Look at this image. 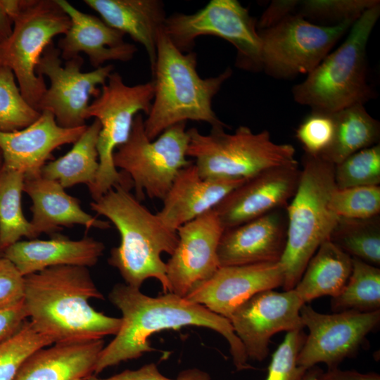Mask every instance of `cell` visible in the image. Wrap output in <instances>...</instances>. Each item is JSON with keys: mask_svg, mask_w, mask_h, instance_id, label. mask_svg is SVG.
<instances>
[{"mask_svg": "<svg viewBox=\"0 0 380 380\" xmlns=\"http://www.w3.org/2000/svg\"><path fill=\"white\" fill-rule=\"evenodd\" d=\"M108 298L122 313L121 325L113 340L101 350L94 376L108 367L156 350L148 341L153 334L188 326L205 327L219 333L229 343L236 369L253 368L229 320L203 305L171 292L148 296L140 289L125 283L115 284Z\"/></svg>", "mask_w": 380, "mask_h": 380, "instance_id": "obj_1", "label": "cell"}, {"mask_svg": "<svg viewBox=\"0 0 380 380\" xmlns=\"http://www.w3.org/2000/svg\"><path fill=\"white\" fill-rule=\"evenodd\" d=\"M23 306L27 319L53 343L115 336L121 318L91 306L103 299L88 267L57 266L24 277Z\"/></svg>", "mask_w": 380, "mask_h": 380, "instance_id": "obj_2", "label": "cell"}, {"mask_svg": "<svg viewBox=\"0 0 380 380\" xmlns=\"http://www.w3.org/2000/svg\"><path fill=\"white\" fill-rule=\"evenodd\" d=\"M90 206L108 218L120 234V243L111 249L108 262L118 270L125 284L140 289L146 279L154 278L163 293L170 292L161 255L173 253L178 242L177 232L121 186L111 189Z\"/></svg>", "mask_w": 380, "mask_h": 380, "instance_id": "obj_3", "label": "cell"}, {"mask_svg": "<svg viewBox=\"0 0 380 380\" xmlns=\"http://www.w3.org/2000/svg\"><path fill=\"white\" fill-rule=\"evenodd\" d=\"M196 53L180 51L161 28L157 36L156 59L152 74L154 96L144 120L146 135L157 138L167 128L187 120L226 127L212 107L213 99L232 75L227 68L220 75L201 78L196 69Z\"/></svg>", "mask_w": 380, "mask_h": 380, "instance_id": "obj_4", "label": "cell"}, {"mask_svg": "<svg viewBox=\"0 0 380 380\" xmlns=\"http://www.w3.org/2000/svg\"><path fill=\"white\" fill-rule=\"evenodd\" d=\"M335 187L334 165L305 153L298 187L286 207V242L280 260L284 291L295 288L309 260L329 239L338 222L340 217L329 206Z\"/></svg>", "mask_w": 380, "mask_h": 380, "instance_id": "obj_5", "label": "cell"}, {"mask_svg": "<svg viewBox=\"0 0 380 380\" xmlns=\"http://www.w3.org/2000/svg\"><path fill=\"white\" fill-rule=\"evenodd\" d=\"M380 16V4L366 10L347 38L292 89L295 101L312 110L334 113L374 96L368 83L367 45Z\"/></svg>", "mask_w": 380, "mask_h": 380, "instance_id": "obj_6", "label": "cell"}, {"mask_svg": "<svg viewBox=\"0 0 380 380\" xmlns=\"http://www.w3.org/2000/svg\"><path fill=\"white\" fill-rule=\"evenodd\" d=\"M226 127H213L209 134L188 129L187 156L203 178L247 179L270 168L298 164L296 149L289 144H277L267 130L255 133L239 126L234 133Z\"/></svg>", "mask_w": 380, "mask_h": 380, "instance_id": "obj_7", "label": "cell"}, {"mask_svg": "<svg viewBox=\"0 0 380 380\" xmlns=\"http://www.w3.org/2000/svg\"><path fill=\"white\" fill-rule=\"evenodd\" d=\"M153 96V81L129 86L118 72H113L99 96L89 104L87 120L94 118L101 124L97 141L99 166L94 184L88 188L93 201L116 186L129 191L133 188L130 177L115 167L113 155L127 140L136 115L148 114Z\"/></svg>", "mask_w": 380, "mask_h": 380, "instance_id": "obj_8", "label": "cell"}, {"mask_svg": "<svg viewBox=\"0 0 380 380\" xmlns=\"http://www.w3.org/2000/svg\"><path fill=\"white\" fill-rule=\"evenodd\" d=\"M144 120L141 113L136 115L129 136L115 151L113 162L132 179L139 201L145 195L163 200L178 172L191 163L186 158L189 134L186 122H180L150 140Z\"/></svg>", "mask_w": 380, "mask_h": 380, "instance_id": "obj_9", "label": "cell"}, {"mask_svg": "<svg viewBox=\"0 0 380 380\" xmlns=\"http://www.w3.org/2000/svg\"><path fill=\"white\" fill-rule=\"evenodd\" d=\"M70 26L56 0H25L11 34L0 44L2 64L12 70L23 96L36 110L47 89L44 77L36 73L38 61L52 39L65 34Z\"/></svg>", "mask_w": 380, "mask_h": 380, "instance_id": "obj_10", "label": "cell"}, {"mask_svg": "<svg viewBox=\"0 0 380 380\" xmlns=\"http://www.w3.org/2000/svg\"><path fill=\"white\" fill-rule=\"evenodd\" d=\"M355 22L317 25L293 13L270 27L258 30L261 70L277 79L309 74Z\"/></svg>", "mask_w": 380, "mask_h": 380, "instance_id": "obj_11", "label": "cell"}, {"mask_svg": "<svg viewBox=\"0 0 380 380\" xmlns=\"http://www.w3.org/2000/svg\"><path fill=\"white\" fill-rule=\"evenodd\" d=\"M163 30L183 53L191 51L200 36L220 37L236 48V65L246 70H261L257 22L236 0H211L194 13L172 14L166 18Z\"/></svg>", "mask_w": 380, "mask_h": 380, "instance_id": "obj_12", "label": "cell"}, {"mask_svg": "<svg viewBox=\"0 0 380 380\" xmlns=\"http://www.w3.org/2000/svg\"><path fill=\"white\" fill-rule=\"evenodd\" d=\"M61 52L53 42L44 49L36 67V73L46 75L50 80L37 110L49 111L62 127L75 128L86 125L87 112L91 96L98 97L99 85L106 84L113 72L107 65L83 72V58L80 55L65 61L63 66Z\"/></svg>", "mask_w": 380, "mask_h": 380, "instance_id": "obj_13", "label": "cell"}, {"mask_svg": "<svg viewBox=\"0 0 380 380\" xmlns=\"http://www.w3.org/2000/svg\"><path fill=\"white\" fill-rule=\"evenodd\" d=\"M300 313L309 334L299 350L297 362L306 369L319 363L325 364L327 369L338 367L342 361L357 352L366 336L380 322V310L323 314L305 303Z\"/></svg>", "mask_w": 380, "mask_h": 380, "instance_id": "obj_14", "label": "cell"}, {"mask_svg": "<svg viewBox=\"0 0 380 380\" xmlns=\"http://www.w3.org/2000/svg\"><path fill=\"white\" fill-rule=\"evenodd\" d=\"M305 303L294 289L259 292L241 304L229 320L248 360L262 361L271 337L304 328L300 310Z\"/></svg>", "mask_w": 380, "mask_h": 380, "instance_id": "obj_15", "label": "cell"}, {"mask_svg": "<svg viewBox=\"0 0 380 380\" xmlns=\"http://www.w3.org/2000/svg\"><path fill=\"white\" fill-rule=\"evenodd\" d=\"M223 231L214 209L177 229V245L166 262L171 293L186 297L218 270L217 248Z\"/></svg>", "mask_w": 380, "mask_h": 380, "instance_id": "obj_16", "label": "cell"}, {"mask_svg": "<svg viewBox=\"0 0 380 380\" xmlns=\"http://www.w3.org/2000/svg\"><path fill=\"white\" fill-rule=\"evenodd\" d=\"M300 176V169L295 164L270 168L246 179L214 208L224 230L286 208Z\"/></svg>", "mask_w": 380, "mask_h": 380, "instance_id": "obj_17", "label": "cell"}, {"mask_svg": "<svg viewBox=\"0 0 380 380\" xmlns=\"http://www.w3.org/2000/svg\"><path fill=\"white\" fill-rule=\"evenodd\" d=\"M280 262L220 267L186 297L229 319L233 312L256 293L283 286Z\"/></svg>", "mask_w": 380, "mask_h": 380, "instance_id": "obj_18", "label": "cell"}, {"mask_svg": "<svg viewBox=\"0 0 380 380\" xmlns=\"http://www.w3.org/2000/svg\"><path fill=\"white\" fill-rule=\"evenodd\" d=\"M87 125L75 128L62 127L49 111H42L40 116L29 126L14 132L0 131V150L3 165L22 172L25 179L41 176L46 162L57 148L74 144L84 133Z\"/></svg>", "mask_w": 380, "mask_h": 380, "instance_id": "obj_19", "label": "cell"}, {"mask_svg": "<svg viewBox=\"0 0 380 380\" xmlns=\"http://www.w3.org/2000/svg\"><path fill=\"white\" fill-rule=\"evenodd\" d=\"M286 232L281 209L224 229L217 248L220 267L280 262Z\"/></svg>", "mask_w": 380, "mask_h": 380, "instance_id": "obj_20", "label": "cell"}, {"mask_svg": "<svg viewBox=\"0 0 380 380\" xmlns=\"http://www.w3.org/2000/svg\"><path fill=\"white\" fill-rule=\"evenodd\" d=\"M70 20V26L58 42L63 59L68 61L85 53L95 68L108 61H131L137 49L125 42V34L110 27L102 19L80 11L66 0H56Z\"/></svg>", "mask_w": 380, "mask_h": 380, "instance_id": "obj_21", "label": "cell"}, {"mask_svg": "<svg viewBox=\"0 0 380 380\" xmlns=\"http://www.w3.org/2000/svg\"><path fill=\"white\" fill-rule=\"evenodd\" d=\"M245 180L203 178L191 163L178 172L156 214L165 226L177 232L184 224L214 209Z\"/></svg>", "mask_w": 380, "mask_h": 380, "instance_id": "obj_22", "label": "cell"}, {"mask_svg": "<svg viewBox=\"0 0 380 380\" xmlns=\"http://www.w3.org/2000/svg\"><path fill=\"white\" fill-rule=\"evenodd\" d=\"M105 250L104 244L93 237L72 240L64 236L51 239L18 241L6 248L3 255L25 277L57 266L95 265Z\"/></svg>", "mask_w": 380, "mask_h": 380, "instance_id": "obj_23", "label": "cell"}, {"mask_svg": "<svg viewBox=\"0 0 380 380\" xmlns=\"http://www.w3.org/2000/svg\"><path fill=\"white\" fill-rule=\"evenodd\" d=\"M23 192L32 201L30 220L37 237L42 233L53 234L63 227L75 224L87 229H106L110 222L99 220L84 211L79 200L68 194L57 181L39 176L25 179Z\"/></svg>", "mask_w": 380, "mask_h": 380, "instance_id": "obj_24", "label": "cell"}, {"mask_svg": "<svg viewBox=\"0 0 380 380\" xmlns=\"http://www.w3.org/2000/svg\"><path fill=\"white\" fill-rule=\"evenodd\" d=\"M104 346L103 339L54 343L33 353L13 380H87Z\"/></svg>", "mask_w": 380, "mask_h": 380, "instance_id": "obj_25", "label": "cell"}, {"mask_svg": "<svg viewBox=\"0 0 380 380\" xmlns=\"http://www.w3.org/2000/svg\"><path fill=\"white\" fill-rule=\"evenodd\" d=\"M110 27L127 34L148 54L151 71L156 59V41L166 14L160 0H84Z\"/></svg>", "mask_w": 380, "mask_h": 380, "instance_id": "obj_26", "label": "cell"}, {"mask_svg": "<svg viewBox=\"0 0 380 380\" xmlns=\"http://www.w3.org/2000/svg\"><path fill=\"white\" fill-rule=\"evenodd\" d=\"M353 258L329 239L321 244L309 260L293 289L305 304L323 296H338L352 271Z\"/></svg>", "mask_w": 380, "mask_h": 380, "instance_id": "obj_27", "label": "cell"}, {"mask_svg": "<svg viewBox=\"0 0 380 380\" xmlns=\"http://www.w3.org/2000/svg\"><path fill=\"white\" fill-rule=\"evenodd\" d=\"M100 130L101 124L94 119L68 153L46 163L41 176L58 182L65 189L80 184L91 186L99 166L97 141Z\"/></svg>", "mask_w": 380, "mask_h": 380, "instance_id": "obj_28", "label": "cell"}, {"mask_svg": "<svg viewBox=\"0 0 380 380\" xmlns=\"http://www.w3.org/2000/svg\"><path fill=\"white\" fill-rule=\"evenodd\" d=\"M334 136L320 158L338 164L351 154L379 144L380 125L363 104H356L334 113Z\"/></svg>", "mask_w": 380, "mask_h": 380, "instance_id": "obj_29", "label": "cell"}, {"mask_svg": "<svg viewBox=\"0 0 380 380\" xmlns=\"http://www.w3.org/2000/svg\"><path fill=\"white\" fill-rule=\"evenodd\" d=\"M25 176L2 165L0 168V248L4 251L23 237L37 236L23 214L22 194Z\"/></svg>", "mask_w": 380, "mask_h": 380, "instance_id": "obj_30", "label": "cell"}, {"mask_svg": "<svg viewBox=\"0 0 380 380\" xmlns=\"http://www.w3.org/2000/svg\"><path fill=\"white\" fill-rule=\"evenodd\" d=\"M352 258L350 275L341 293L331 298V310L334 312L380 310L379 268L360 259Z\"/></svg>", "mask_w": 380, "mask_h": 380, "instance_id": "obj_31", "label": "cell"}, {"mask_svg": "<svg viewBox=\"0 0 380 380\" xmlns=\"http://www.w3.org/2000/svg\"><path fill=\"white\" fill-rule=\"evenodd\" d=\"M329 240L351 258L374 266L380 264L379 215L368 219L340 217Z\"/></svg>", "mask_w": 380, "mask_h": 380, "instance_id": "obj_32", "label": "cell"}, {"mask_svg": "<svg viewBox=\"0 0 380 380\" xmlns=\"http://www.w3.org/2000/svg\"><path fill=\"white\" fill-rule=\"evenodd\" d=\"M53 344L27 319L13 335L0 342V380H13L36 350Z\"/></svg>", "mask_w": 380, "mask_h": 380, "instance_id": "obj_33", "label": "cell"}, {"mask_svg": "<svg viewBox=\"0 0 380 380\" xmlns=\"http://www.w3.org/2000/svg\"><path fill=\"white\" fill-rule=\"evenodd\" d=\"M12 70L0 65V131L11 132L33 123L41 112L23 96Z\"/></svg>", "mask_w": 380, "mask_h": 380, "instance_id": "obj_34", "label": "cell"}, {"mask_svg": "<svg viewBox=\"0 0 380 380\" xmlns=\"http://www.w3.org/2000/svg\"><path fill=\"white\" fill-rule=\"evenodd\" d=\"M334 182L338 189L379 185V144L358 151L334 165Z\"/></svg>", "mask_w": 380, "mask_h": 380, "instance_id": "obj_35", "label": "cell"}, {"mask_svg": "<svg viewBox=\"0 0 380 380\" xmlns=\"http://www.w3.org/2000/svg\"><path fill=\"white\" fill-rule=\"evenodd\" d=\"M379 3L377 0L298 1L296 13L304 18L334 25L355 22L366 10Z\"/></svg>", "mask_w": 380, "mask_h": 380, "instance_id": "obj_36", "label": "cell"}, {"mask_svg": "<svg viewBox=\"0 0 380 380\" xmlns=\"http://www.w3.org/2000/svg\"><path fill=\"white\" fill-rule=\"evenodd\" d=\"M329 206L339 217L368 219L380 213V186H362L332 191Z\"/></svg>", "mask_w": 380, "mask_h": 380, "instance_id": "obj_37", "label": "cell"}, {"mask_svg": "<svg viewBox=\"0 0 380 380\" xmlns=\"http://www.w3.org/2000/svg\"><path fill=\"white\" fill-rule=\"evenodd\" d=\"M306 334L303 329L286 333L272 355L265 380H304L307 371L297 362Z\"/></svg>", "mask_w": 380, "mask_h": 380, "instance_id": "obj_38", "label": "cell"}, {"mask_svg": "<svg viewBox=\"0 0 380 380\" xmlns=\"http://www.w3.org/2000/svg\"><path fill=\"white\" fill-rule=\"evenodd\" d=\"M334 130V113L312 110L298 125L296 137L305 154L320 156L330 146Z\"/></svg>", "mask_w": 380, "mask_h": 380, "instance_id": "obj_39", "label": "cell"}, {"mask_svg": "<svg viewBox=\"0 0 380 380\" xmlns=\"http://www.w3.org/2000/svg\"><path fill=\"white\" fill-rule=\"evenodd\" d=\"M24 289V277L8 259L0 256V310L22 303Z\"/></svg>", "mask_w": 380, "mask_h": 380, "instance_id": "obj_40", "label": "cell"}, {"mask_svg": "<svg viewBox=\"0 0 380 380\" xmlns=\"http://www.w3.org/2000/svg\"><path fill=\"white\" fill-rule=\"evenodd\" d=\"M87 380H212L210 374L198 368L182 370L175 379L165 376L155 363L143 365L137 369H126L106 378L91 376Z\"/></svg>", "mask_w": 380, "mask_h": 380, "instance_id": "obj_41", "label": "cell"}, {"mask_svg": "<svg viewBox=\"0 0 380 380\" xmlns=\"http://www.w3.org/2000/svg\"><path fill=\"white\" fill-rule=\"evenodd\" d=\"M298 0L272 1L257 23L258 30L270 27L286 16L296 13Z\"/></svg>", "mask_w": 380, "mask_h": 380, "instance_id": "obj_42", "label": "cell"}, {"mask_svg": "<svg viewBox=\"0 0 380 380\" xmlns=\"http://www.w3.org/2000/svg\"><path fill=\"white\" fill-rule=\"evenodd\" d=\"M27 320L23 303L0 310V342L15 333Z\"/></svg>", "mask_w": 380, "mask_h": 380, "instance_id": "obj_43", "label": "cell"}, {"mask_svg": "<svg viewBox=\"0 0 380 380\" xmlns=\"http://www.w3.org/2000/svg\"><path fill=\"white\" fill-rule=\"evenodd\" d=\"M24 4L25 0H0V44L11 34L14 21Z\"/></svg>", "mask_w": 380, "mask_h": 380, "instance_id": "obj_44", "label": "cell"}, {"mask_svg": "<svg viewBox=\"0 0 380 380\" xmlns=\"http://www.w3.org/2000/svg\"><path fill=\"white\" fill-rule=\"evenodd\" d=\"M317 380H380L379 374L373 372L362 373L356 370H342L338 367L320 372Z\"/></svg>", "mask_w": 380, "mask_h": 380, "instance_id": "obj_45", "label": "cell"}, {"mask_svg": "<svg viewBox=\"0 0 380 380\" xmlns=\"http://www.w3.org/2000/svg\"><path fill=\"white\" fill-rule=\"evenodd\" d=\"M320 369L313 367L307 371L304 380H317V376Z\"/></svg>", "mask_w": 380, "mask_h": 380, "instance_id": "obj_46", "label": "cell"}, {"mask_svg": "<svg viewBox=\"0 0 380 380\" xmlns=\"http://www.w3.org/2000/svg\"><path fill=\"white\" fill-rule=\"evenodd\" d=\"M2 165H3V156H2L1 151L0 150V168L1 167Z\"/></svg>", "mask_w": 380, "mask_h": 380, "instance_id": "obj_47", "label": "cell"}, {"mask_svg": "<svg viewBox=\"0 0 380 380\" xmlns=\"http://www.w3.org/2000/svg\"><path fill=\"white\" fill-rule=\"evenodd\" d=\"M2 255H3V251L0 248V256H2Z\"/></svg>", "mask_w": 380, "mask_h": 380, "instance_id": "obj_48", "label": "cell"}, {"mask_svg": "<svg viewBox=\"0 0 380 380\" xmlns=\"http://www.w3.org/2000/svg\"><path fill=\"white\" fill-rule=\"evenodd\" d=\"M2 64L1 59V55H0V65Z\"/></svg>", "mask_w": 380, "mask_h": 380, "instance_id": "obj_49", "label": "cell"}]
</instances>
